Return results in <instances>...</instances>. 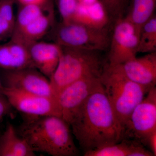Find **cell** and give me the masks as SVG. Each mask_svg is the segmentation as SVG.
I'll use <instances>...</instances> for the list:
<instances>
[{"label":"cell","mask_w":156,"mask_h":156,"mask_svg":"<svg viewBox=\"0 0 156 156\" xmlns=\"http://www.w3.org/2000/svg\"><path fill=\"white\" fill-rule=\"evenodd\" d=\"M69 126L84 153L123 139V126L101 84L78 110Z\"/></svg>","instance_id":"cell-1"},{"label":"cell","mask_w":156,"mask_h":156,"mask_svg":"<svg viewBox=\"0 0 156 156\" xmlns=\"http://www.w3.org/2000/svg\"><path fill=\"white\" fill-rule=\"evenodd\" d=\"M16 131L35 152L53 156L78 155L70 127L60 117L27 116Z\"/></svg>","instance_id":"cell-2"},{"label":"cell","mask_w":156,"mask_h":156,"mask_svg":"<svg viewBox=\"0 0 156 156\" xmlns=\"http://www.w3.org/2000/svg\"><path fill=\"white\" fill-rule=\"evenodd\" d=\"M62 48L58 65L49 79L55 98L63 88L80 79L92 76L100 78L105 66L99 51Z\"/></svg>","instance_id":"cell-3"},{"label":"cell","mask_w":156,"mask_h":156,"mask_svg":"<svg viewBox=\"0 0 156 156\" xmlns=\"http://www.w3.org/2000/svg\"><path fill=\"white\" fill-rule=\"evenodd\" d=\"M100 80L105 92L123 127L134 108L152 88L130 80L107 64L105 66Z\"/></svg>","instance_id":"cell-4"},{"label":"cell","mask_w":156,"mask_h":156,"mask_svg":"<svg viewBox=\"0 0 156 156\" xmlns=\"http://www.w3.org/2000/svg\"><path fill=\"white\" fill-rule=\"evenodd\" d=\"M54 43L62 47L102 51L108 48L107 27L99 28L70 20L62 21L53 28Z\"/></svg>","instance_id":"cell-5"},{"label":"cell","mask_w":156,"mask_h":156,"mask_svg":"<svg viewBox=\"0 0 156 156\" xmlns=\"http://www.w3.org/2000/svg\"><path fill=\"white\" fill-rule=\"evenodd\" d=\"M110 37L108 65L114 66L136 57L140 29L124 16L115 21Z\"/></svg>","instance_id":"cell-6"},{"label":"cell","mask_w":156,"mask_h":156,"mask_svg":"<svg viewBox=\"0 0 156 156\" xmlns=\"http://www.w3.org/2000/svg\"><path fill=\"white\" fill-rule=\"evenodd\" d=\"M156 130V88L152 87L131 112L123 126V139L134 140L142 144Z\"/></svg>","instance_id":"cell-7"},{"label":"cell","mask_w":156,"mask_h":156,"mask_svg":"<svg viewBox=\"0 0 156 156\" xmlns=\"http://www.w3.org/2000/svg\"><path fill=\"white\" fill-rule=\"evenodd\" d=\"M101 84L100 78L88 77L63 88L55 98L59 116L69 125L78 110Z\"/></svg>","instance_id":"cell-8"},{"label":"cell","mask_w":156,"mask_h":156,"mask_svg":"<svg viewBox=\"0 0 156 156\" xmlns=\"http://www.w3.org/2000/svg\"><path fill=\"white\" fill-rule=\"evenodd\" d=\"M3 70L4 87L55 98L50 80L35 68Z\"/></svg>","instance_id":"cell-9"},{"label":"cell","mask_w":156,"mask_h":156,"mask_svg":"<svg viewBox=\"0 0 156 156\" xmlns=\"http://www.w3.org/2000/svg\"><path fill=\"white\" fill-rule=\"evenodd\" d=\"M11 106L28 116H59L55 98L4 87L2 91ZM60 117V116H59Z\"/></svg>","instance_id":"cell-10"},{"label":"cell","mask_w":156,"mask_h":156,"mask_svg":"<svg viewBox=\"0 0 156 156\" xmlns=\"http://www.w3.org/2000/svg\"><path fill=\"white\" fill-rule=\"evenodd\" d=\"M111 67L136 83L151 88L155 87L156 52L146 53L141 57L136 56L124 63Z\"/></svg>","instance_id":"cell-11"},{"label":"cell","mask_w":156,"mask_h":156,"mask_svg":"<svg viewBox=\"0 0 156 156\" xmlns=\"http://www.w3.org/2000/svg\"><path fill=\"white\" fill-rule=\"evenodd\" d=\"M34 68L50 79L58 65L62 48L55 43L35 42L28 46Z\"/></svg>","instance_id":"cell-12"},{"label":"cell","mask_w":156,"mask_h":156,"mask_svg":"<svg viewBox=\"0 0 156 156\" xmlns=\"http://www.w3.org/2000/svg\"><path fill=\"white\" fill-rule=\"evenodd\" d=\"M27 68H34L27 46L12 39L0 44V69L13 70Z\"/></svg>","instance_id":"cell-13"},{"label":"cell","mask_w":156,"mask_h":156,"mask_svg":"<svg viewBox=\"0 0 156 156\" xmlns=\"http://www.w3.org/2000/svg\"><path fill=\"white\" fill-rule=\"evenodd\" d=\"M54 23L53 8L30 23L27 25L12 34L11 38L28 46L40 41L53 28Z\"/></svg>","instance_id":"cell-14"},{"label":"cell","mask_w":156,"mask_h":156,"mask_svg":"<svg viewBox=\"0 0 156 156\" xmlns=\"http://www.w3.org/2000/svg\"><path fill=\"white\" fill-rule=\"evenodd\" d=\"M85 156H154L139 141L124 139L120 142L84 153Z\"/></svg>","instance_id":"cell-15"},{"label":"cell","mask_w":156,"mask_h":156,"mask_svg":"<svg viewBox=\"0 0 156 156\" xmlns=\"http://www.w3.org/2000/svg\"><path fill=\"white\" fill-rule=\"evenodd\" d=\"M35 152L20 136L14 126L8 124L0 136V156H34Z\"/></svg>","instance_id":"cell-16"},{"label":"cell","mask_w":156,"mask_h":156,"mask_svg":"<svg viewBox=\"0 0 156 156\" xmlns=\"http://www.w3.org/2000/svg\"><path fill=\"white\" fill-rule=\"evenodd\" d=\"M110 17L100 0L94 4L79 5L72 20L94 27L104 28Z\"/></svg>","instance_id":"cell-17"},{"label":"cell","mask_w":156,"mask_h":156,"mask_svg":"<svg viewBox=\"0 0 156 156\" xmlns=\"http://www.w3.org/2000/svg\"><path fill=\"white\" fill-rule=\"evenodd\" d=\"M156 7V0H130L125 17L140 29L154 14Z\"/></svg>","instance_id":"cell-18"},{"label":"cell","mask_w":156,"mask_h":156,"mask_svg":"<svg viewBox=\"0 0 156 156\" xmlns=\"http://www.w3.org/2000/svg\"><path fill=\"white\" fill-rule=\"evenodd\" d=\"M15 0H0V43L10 39L15 27Z\"/></svg>","instance_id":"cell-19"},{"label":"cell","mask_w":156,"mask_h":156,"mask_svg":"<svg viewBox=\"0 0 156 156\" xmlns=\"http://www.w3.org/2000/svg\"><path fill=\"white\" fill-rule=\"evenodd\" d=\"M156 52V16L154 14L141 27L140 31L138 53Z\"/></svg>","instance_id":"cell-20"},{"label":"cell","mask_w":156,"mask_h":156,"mask_svg":"<svg viewBox=\"0 0 156 156\" xmlns=\"http://www.w3.org/2000/svg\"><path fill=\"white\" fill-rule=\"evenodd\" d=\"M46 5V3L42 5H21L16 17L13 33L22 29L46 12L48 10L45 6Z\"/></svg>","instance_id":"cell-21"},{"label":"cell","mask_w":156,"mask_h":156,"mask_svg":"<svg viewBox=\"0 0 156 156\" xmlns=\"http://www.w3.org/2000/svg\"><path fill=\"white\" fill-rule=\"evenodd\" d=\"M130 0H100L110 18L116 20L124 17Z\"/></svg>","instance_id":"cell-22"},{"label":"cell","mask_w":156,"mask_h":156,"mask_svg":"<svg viewBox=\"0 0 156 156\" xmlns=\"http://www.w3.org/2000/svg\"><path fill=\"white\" fill-rule=\"evenodd\" d=\"M78 0H57V5L62 21L72 20L79 6Z\"/></svg>","instance_id":"cell-23"},{"label":"cell","mask_w":156,"mask_h":156,"mask_svg":"<svg viewBox=\"0 0 156 156\" xmlns=\"http://www.w3.org/2000/svg\"><path fill=\"white\" fill-rule=\"evenodd\" d=\"M142 144L147 146L154 155L156 156V130L147 135L142 141Z\"/></svg>","instance_id":"cell-24"},{"label":"cell","mask_w":156,"mask_h":156,"mask_svg":"<svg viewBox=\"0 0 156 156\" xmlns=\"http://www.w3.org/2000/svg\"><path fill=\"white\" fill-rule=\"evenodd\" d=\"M10 106L11 105L5 96L0 95V122L9 112Z\"/></svg>","instance_id":"cell-25"},{"label":"cell","mask_w":156,"mask_h":156,"mask_svg":"<svg viewBox=\"0 0 156 156\" xmlns=\"http://www.w3.org/2000/svg\"><path fill=\"white\" fill-rule=\"evenodd\" d=\"M22 5H42L46 4L47 0H17Z\"/></svg>","instance_id":"cell-26"},{"label":"cell","mask_w":156,"mask_h":156,"mask_svg":"<svg viewBox=\"0 0 156 156\" xmlns=\"http://www.w3.org/2000/svg\"><path fill=\"white\" fill-rule=\"evenodd\" d=\"M78 1H79V5H87L94 4L99 0H78Z\"/></svg>","instance_id":"cell-27"},{"label":"cell","mask_w":156,"mask_h":156,"mask_svg":"<svg viewBox=\"0 0 156 156\" xmlns=\"http://www.w3.org/2000/svg\"><path fill=\"white\" fill-rule=\"evenodd\" d=\"M3 88H4V86H3L1 78L0 77V95H2V91Z\"/></svg>","instance_id":"cell-28"},{"label":"cell","mask_w":156,"mask_h":156,"mask_svg":"<svg viewBox=\"0 0 156 156\" xmlns=\"http://www.w3.org/2000/svg\"><path fill=\"white\" fill-rule=\"evenodd\" d=\"M1 134H0V136H1Z\"/></svg>","instance_id":"cell-29"}]
</instances>
